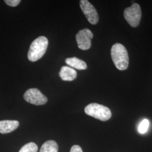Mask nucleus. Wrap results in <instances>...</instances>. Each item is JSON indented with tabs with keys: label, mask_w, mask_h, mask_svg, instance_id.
Instances as JSON below:
<instances>
[{
	"label": "nucleus",
	"mask_w": 152,
	"mask_h": 152,
	"mask_svg": "<svg viewBox=\"0 0 152 152\" xmlns=\"http://www.w3.org/2000/svg\"><path fill=\"white\" fill-rule=\"evenodd\" d=\"M48 39L41 36L34 39L31 45L28 53V58L31 61H36L45 54L48 46Z\"/></svg>",
	"instance_id": "f03ea898"
},
{
	"label": "nucleus",
	"mask_w": 152,
	"mask_h": 152,
	"mask_svg": "<svg viewBox=\"0 0 152 152\" xmlns=\"http://www.w3.org/2000/svg\"><path fill=\"white\" fill-rule=\"evenodd\" d=\"M111 56L115 67L120 71L126 70L129 66V58L125 46L119 43L113 45L111 49Z\"/></svg>",
	"instance_id": "f257e3e1"
},
{
	"label": "nucleus",
	"mask_w": 152,
	"mask_h": 152,
	"mask_svg": "<svg viewBox=\"0 0 152 152\" xmlns=\"http://www.w3.org/2000/svg\"><path fill=\"white\" fill-rule=\"evenodd\" d=\"M70 152H83L81 148L79 145H75L71 148Z\"/></svg>",
	"instance_id": "2eb2a0df"
},
{
	"label": "nucleus",
	"mask_w": 152,
	"mask_h": 152,
	"mask_svg": "<svg viewBox=\"0 0 152 152\" xmlns=\"http://www.w3.org/2000/svg\"><path fill=\"white\" fill-rule=\"evenodd\" d=\"M58 145L56 141L49 140L46 141L42 145L39 152H58Z\"/></svg>",
	"instance_id": "9b49d317"
},
{
	"label": "nucleus",
	"mask_w": 152,
	"mask_h": 152,
	"mask_svg": "<svg viewBox=\"0 0 152 152\" xmlns=\"http://www.w3.org/2000/svg\"><path fill=\"white\" fill-rule=\"evenodd\" d=\"M5 2L7 5L10 6L11 7H15L20 4V0H5Z\"/></svg>",
	"instance_id": "4468645a"
},
{
	"label": "nucleus",
	"mask_w": 152,
	"mask_h": 152,
	"mask_svg": "<svg viewBox=\"0 0 152 152\" xmlns=\"http://www.w3.org/2000/svg\"><path fill=\"white\" fill-rule=\"evenodd\" d=\"M38 147L34 142H29L22 147L19 152H37Z\"/></svg>",
	"instance_id": "f8f14e48"
},
{
	"label": "nucleus",
	"mask_w": 152,
	"mask_h": 152,
	"mask_svg": "<svg viewBox=\"0 0 152 152\" xmlns=\"http://www.w3.org/2000/svg\"><path fill=\"white\" fill-rule=\"evenodd\" d=\"M149 126V122L147 119L142 120L138 127V131L141 134L147 132Z\"/></svg>",
	"instance_id": "ddd939ff"
},
{
	"label": "nucleus",
	"mask_w": 152,
	"mask_h": 152,
	"mask_svg": "<svg viewBox=\"0 0 152 152\" xmlns=\"http://www.w3.org/2000/svg\"><path fill=\"white\" fill-rule=\"evenodd\" d=\"M24 100L29 103L36 105H44L48 102V98L37 88H29L24 94Z\"/></svg>",
	"instance_id": "39448f33"
},
{
	"label": "nucleus",
	"mask_w": 152,
	"mask_h": 152,
	"mask_svg": "<svg viewBox=\"0 0 152 152\" xmlns=\"http://www.w3.org/2000/svg\"><path fill=\"white\" fill-rule=\"evenodd\" d=\"M93 36L92 32L87 28L80 31L76 36V41L78 48L83 50L90 49L91 46V39Z\"/></svg>",
	"instance_id": "0eeeda50"
},
{
	"label": "nucleus",
	"mask_w": 152,
	"mask_h": 152,
	"mask_svg": "<svg viewBox=\"0 0 152 152\" xmlns=\"http://www.w3.org/2000/svg\"><path fill=\"white\" fill-rule=\"evenodd\" d=\"M124 17L131 27H136L138 26L141 18V10L140 5L136 3L132 4L130 7L125 9Z\"/></svg>",
	"instance_id": "20e7f679"
},
{
	"label": "nucleus",
	"mask_w": 152,
	"mask_h": 152,
	"mask_svg": "<svg viewBox=\"0 0 152 152\" xmlns=\"http://www.w3.org/2000/svg\"><path fill=\"white\" fill-rule=\"evenodd\" d=\"M59 76L62 80L65 81H72L77 77L76 71L69 66H63L61 68Z\"/></svg>",
	"instance_id": "1a4fd4ad"
},
{
	"label": "nucleus",
	"mask_w": 152,
	"mask_h": 152,
	"mask_svg": "<svg viewBox=\"0 0 152 152\" xmlns=\"http://www.w3.org/2000/svg\"><path fill=\"white\" fill-rule=\"evenodd\" d=\"M19 126V122L16 120H3L0 121V133L8 134L14 130Z\"/></svg>",
	"instance_id": "6e6552de"
},
{
	"label": "nucleus",
	"mask_w": 152,
	"mask_h": 152,
	"mask_svg": "<svg viewBox=\"0 0 152 152\" xmlns=\"http://www.w3.org/2000/svg\"><path fill=\"white\" fill-rule=\"evenodd\" d=\"M80 4L82 11L87 20L91 24H96L99 22V15L94 6L87 0H81Z\"/></svg>",
	"instance_id": "423d86ee"
},
{
	"label": "nucleus",
	"mask_w": 152,
	"mask_h": 152,
	"mask_svg": "<svg viewBox=\"0 0 152 152\" xmlns=\"http://www.w3.org/2000/svg\"><path fill=\"white\" fill-rule=\"evenodd\" d=\"M85 112L88 115L102 121H108L112 116L111 111L108 107L98 103L88 104L85 108Z\"/></svg>",
	"instance_id": "7ed1b4c3"
},
{
	"label": "nucleus",
	"mask_w": 152,
	"mask_h": 152,
	"mask_svg": "<svg viewBox=\"0 0 152 152\" xmlns=\"http://www.w3.org/2000/svg\"><path fill=\"white\" fill-rule=\"evenodd\" d=\"M65 63H66V64L69 65L71 67L78 70H85L87 68L86 63L84 61L76 57L66 59Z\"/></svg>",
	"instance_id": "9d476101"
}]
</instances>
